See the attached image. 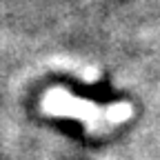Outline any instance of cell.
I'll use <instances>...</instances> for the list:
<instances>
[{
    "mask_svg": "<svg viewBox=\"0 0 160 160\" xmlns=\"http://www.w3.org/2000/svg\"><path fill=\"white\" fill-rule=\"evenodd\" d=\"M42 111L47 116H58V118H76L82 120L87 129L98 131L107 129L113 125H120L133 116V107L129 102H113V105H96L91 100L78 98L62 87H53L45 93L42 98Z\"/></svg>",
    "mask_w": 160,
    "mask_h": 160,
    "instance_id": "1",
    "label": "cell"
}]
</instances>
